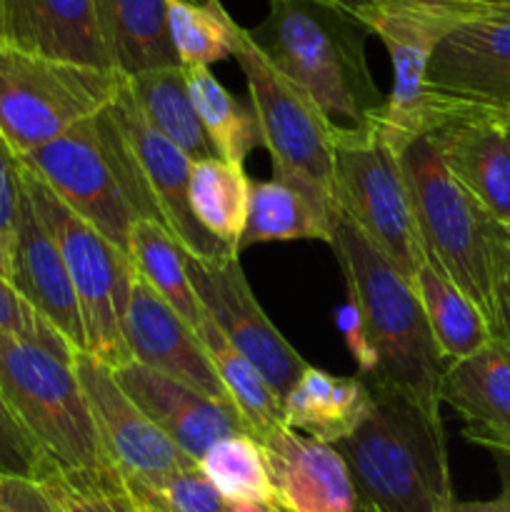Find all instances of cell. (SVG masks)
Listing matches in <instances>:
<instances>
[{
	"instance_id": "6da1fadb",
	"label": "cell",
	"mask_w": 510,
	"mask_h": 512,
	"mask_svg": "<svg viewBox=\"0 0 510 512\" xmlns=\"http://www.w3.org/2000/svg\"><path fill=\"white\" fill-rule=\"evenodd\" d=\"M248 33L335 130L378 125L385 95L365 58L370 30L363 20L328 0H268L265 18Z\"/></svg>"
},
{
	"instance_id": "7a4b0ae2",
	"label": "cell",
	"mask_w": 510,
	"mask_h": 512,
	"mask_svg": "<svg viewBox=\"0 0 510 512\" xmlns=\"http://www.w3.org/2000/svg\"><path fill=\"white\" fill-rule=\"evenodd\" d=\"M328 245L343 270L345 290L358 303L375 355V370L365 383L395 390L440 415V380L448 363L435 345L413 280L343 215H335Z\"/></svg>"
},
{
	"instance_id": "3957f363",
	"label": "cell",
	"mask_w": 510,
	"mask_h": 512,
	"mask_svg": "<svg viewBox=\"0 0 510 512\" xmlns=\"http://www.w3.org/2000/svg\"><path fill=\"white\" fill-rule=\"evenodd\" d=\"M370 393L373 405L363 423L335 443L360 505L383 512H443L455 498L443 418L395 390Z\"/></svg>"
},
{
	"instance_id": "277c9868",
	"label": "cell",
	"mask_w": 510,
	"mask_h": 512,
	"mask_svg": "<svg viewBox=\"0 0 510 512\" xmlns=\"http://www.w3.org/2000/svg\"><path fill=\"white\" fill-rule=\"evenodd\" d=\"M415 223L433 260L495 325V290L510 265V228L453 178L428 135L400 148Z\"/></svg>"
},
{
	"instance_id": "5b68a950",
	"label": "cell",
	"mask_w": 510,
	"mask_h": 512,
	"mask_svg": "<svg viewBox=\"0 0 510 512\" xmlns=\"http://www.w3.org/2000/svg\"><path fill=\"white\" fill-rule=\"evenodd\" d=\"M233 58L245 75L260 148L273 160V178L298 190L333 228L338 215L333 198L335 128L318 105L260 53L240 23L233 28Z\"/></svg>"
},
{
	"instance_id": "8992f818",
	"label": "cell",
	"mask_w": 510,
	"mask_h": 512,
	"mask_svg": "<svg viewBox=\"0 0 510 512\" xmlns=\"http://www.w3.org/2000/svg\"><path fill=\"white\" fill-rule=\"evenodd\" d=\"M0 393L50 463L65 470L110 468L73 360L0 333Z\"/></svg>"
},
{
	"instance_id": "52a82bcc",
	"label": "cell",
	"mask_w": 510,
	"mask_h": 512,
	"mask_svg": "<svg viewBox=\"0 0 510 512\" xmlns=\"http://www.w3.org/2000/svg\"><path fill=\"white\" fill-rule=\"evenodd\" d=\"M23 190L40 223L58 245L73 280L88 343L85 353L108 368L130 363L133 358L123 335V315L135 273L130 258L120 253L88 220L80 218L68 203H63L60 195L25 165Z\"/></svg>"
},
{
	"instance_id": "ba28073f",
	"label": "cell",
	"mask_w": 510,
	"mask_h": 512,
	"mask_svg": "<svg viewBox=\"0 0 510 512\" xmlns=\"http://www.w3.org/2000/svg\"><path fill=\"white\" fill-rule=\"evenodd\" d=\"M335 210L365 235L408 280L428 260L415 223L400 153L378 125L335 130Z\"/></svg>"
},
{
	"instance_id": "9c48e42d",
	"label": "cell",
	"mask_w": 510,
	"mask_h": 512,
	"mask_svg": "<svg viewBox=\"0 0 510 512\" xmlns=\"http://www.w3.org/2000/svg\"><path fill=\"white\" fill-rule=\"evenodd\" d=\"M120 75L0 43V133L23 155L113 103Z\"/></svg>"
},
{
	"instance_id": "30bf717a",
	"label": "cell",
	"mask_w": 510,
	"mask_h": 512,
	"mask_svg": "<svg viewBox=\"0 0 510 512\" xmlns=\"http://www.w3.org/2000/svg\"><path fill=\"white\" fill-rule=\"evenodd\" d=\"M360 20L388 50L393 85L378 118V130L400 153L405 143L428 135L448 110L428 90L425 73L438 40L460 18L425 0H385Z\"/></svg>"
},
{
	"instance_id": "8fae6325",
	"label": "cell",
	"mask_w": 510,
	"mask_h": 512,
	"mask_svg": "<svg viewBox=\"0 0 510 512\" xmlns=\"http://www.w3.org/2000/svg\"><path fill=\"white\" fill-rule=\"evenodd\" d=\"M110 110L118 123L125 155H128L130 170H133L140 220H155L163 225L188 258H238L233 248L200 228L190 210L193 160L148 123L123 75H120L118 93L110 103Z\"/></svg>"
},
{
	"instance_id": "7c38bea8",
	"label": "cell",
	"mask_w": 510,
	"mask_h": 512,
	"mask_svg": "<svg viewBox=\"0 0 510 512\" xmlns=\"http://www.w3.org/2000/svg\"><path fill=\"white\" fill-rule=\"evenodd\" d=\"M20 160L130 258V230L138 215L125 195L123 173L95 115Z\"/></svg>"
},
{
	"instance_id": "4fadbf2b",
	"label": "cell",
	"mask_w": 510,
	"mask_h": 512,
	"mask_svg": "<svg viewBox=\"0 0 510 512\" xmlns=\"http://www.w3.org/2000/svg\"><path fill=\"white\" fill-rule=\"evenodd\" d=\"M188 275L205 315L225 335L238 353H243L263 373L280 400L288 395L308 370V360L270 323L238 258L195 260L188 258Z\"/></svg>"
},
{
	"instance_id": "5bb4252c",
	"label": "cell",
	"mask_w": 510,
	"mask_h": 512,
	"mask_svg": "<svg viewBox=\"0 0 510 512\" xmlns=\"http://www.w3.org/2000/svg\"><path fill=\"white\" fill-rule=\"evenodd\" d=\"M73 370L88 400L105 460L123 483H153L198 465L125 395L108 365L90 353H75Z\"/></svg>"
},
{
	"instance_id": "9a60e30c",
	"label": "cell",
	"mask_w": 510,
	"mask_h": 512,
	"mask_svg": "<svg viewBox=\"0 0 510 512\" xmlns=\"http://www.w3.org/2000/svg\"><path fill=\"white\" fill-rule=\"evenodd\" d=\"M425 85L448 103L510 118V20H458L435 45Z\"/></svg>"
},
{
	"instance_id": "2e32d148",
	"label": "cell",
	"mask_w": 510,
	"mask_h": 512,
	"mask_svg": "<svg viewBox=\"0 0 510 512\" xmlns=\"http://www.w3.org/2000/svg\"><path fill=\"white\" fill-rule=\"evenodd\" d=\"M123 335L135 363L168 375L208 398L228 400L195 330L138 273L130 280Z\"/></svg>"
},
{
	"instance_id": "e0dca14e",
	"label": "cell",
	"mask_w": 510,
	"mask_h": 512,
	"mask_svg": "<svg viewBox=\"0 0 510 512\" xmlns=\"http://www.w3.org/2000/svg\"><path fill=\"white\" fill-rule=\"evenodd\" d=\"M113 370V378L130 400L188 455L198 463L205 450L230 435L248 433L243 415L228 400H215L153 368L130 363Z\"/></svg>"
},
{
	"instance_id": "ac0fdd59",
	"label": "cell",
	"mask_w": 510,
	"mask_h": 512,
	"mask_svg": "<svg viewBox=\"0 0 510 512\" xmlns=\"http://www.w3.org/2000/svg\"><path fill=\"white\" fill-rule=\"evenodd\" d=\"M283 512H360L358 490L335 445L280 425L258 438Z\"/></svg>"
},
{
	"instance_id": "d6986e66",
	"label": "cell",
	"mask_w": 510,
	"mask_h": 512,
	"mask_svg": "<svg viewBox=\"0 0 510 512\" xmlns=\"http://www.w3.org/2000/svg\"><path fill=\"white\" fill-rule=\"evenodd\" d=\"M443 103L448 110L428 133L430 143L453 178L510 228V143L505 123L485 110Z\"/></svg>"
},
{
	"instance_id": "ffe728a7",
	"label": "cell",
	"mask_w": 510,
	"mask_h": 512,
	"mask_svg": "<svg viewBox=\"0 0 510 512\" xmlns=\"http://www.w3.org/2000/svg\"><path fill=\"white\" fill-rule=\"evenodd\" d=\"M0 43L63 63L113 70L95 0H0Z\"/></svg>"
},
{
	"instance_id": "44dd1931",
	"label": "cell",
	"mask_w": 510,
	"mask_h": 512,
	"mask_svg": "<svg viewBox=\"0 0 510 512\" xmlns=\"http://www.w3.org/2000/svg\"><path fill=\"white\" fill-rule=\"evenodd\" d=\"M8 280L63 335L65 343L75 353L88 350L83 313H80L73 280H70L58 245L50 238L45 225L40 223L28 195L20 205L18 228H15L13 250H10Z\"/></svg>"
},
{
	"instance_id": "7402d4cb",
	"label": "cell",
	"mask_w": 510,
	"mask_h": 512,
	"mask_svg": "<svg viewBox=\"0 0 510 512\" xmlns=\"http://www.w3.org/2000/svg\"><path fill=\"white\" fill-rule=\"evenodd\" d=\"M440 403L463 418L465 428L510 433V348L490 338L468 358L445 365Z\"/></svg>"
},
{
	"instance_id": "603a6c76",
	"label": "cell",
	"mask_w": 510,
	"mask_h": 512,
	"mask_svg": "<svg viewBox=\"0 0 510 512\" xmlns=\"http://www.w3.org/2000/svg\"><path fill=\"white\" fill-rule=\"evenodd\" d=\"M110 68L123 78L178 65L168 33V0H95Z\"/></svg>"
},
{
	"instance_id": "cb8c5ba5",
	"label": "cell",
	"mask_w": 510,
	"mask_h": 512,
	"mask_svg": "<svg viewBox=\"0 0 510 512\" xmlns=\"http://www.w3.org/2000/svg\"><path fill=\"white\" fill-rule=\"evenodd\" d=\"M373 393L363 378H343L308 365L283 398L285 425L308 438L335 445L365 420Z\"/></svg>"
},
{
	"instance_id": "d4e9b609",
	"label": "cell",
	"mask_w": 510,
	"mask_h": 512,
	"mask_svg": "<svg viewBox=\"0 0 510 512\" xmlns=\"http://www.w3.org/2000/svg\"><path fill=\"white\" fill-rule=\"evenodd\" d=\"M425 320L445 363L468 358L483 348L493 330L478 305L433 263L425 260L413 278Z\"/></svg>"
},
{
	"instance_id": "484cf974",
	"label": "cell",
	"mask_w": 510,
	"mask_h": 512,
	"mask_svg": "<svg viewBox=\"0 0 510 512\" xmlns=\"http://www.w3.org/2000/svg\"><path fill=\"white\" fill-rule=\"evenodd\" d=\"M125 80L148 123L170 143L178 145L193 163L218 158L200 123L180 65L150 70Z\"/></svg>"
},
{
	"instance_id": "4316f807",
	"label": "cell",
	"mask_w": 510,
	"mask_h": 512,
	"mask_svg": "<svg viewBox=\"0 0 510 512\" xmlns=\"http://www.w3.org/2000/svg\"><path fill=\"white\" fill-rule=\"evenodd\" d=\"M195 335H198L200 345L208 353L210 363H213L215 373H218L220 383L228 393V400L243 415L250 435L258 440L270 430L285 425L283 400L275 395V390L270 388L263 373L225 340V335L215 328L208 315L200 320Z\"/></svg>"
},
{
	"instance_id": "83f0119b",
	"label": "cell",
	"mask_w": 510,
	"mask_h": 512,
	"mask_svg": "<svg viewBox=\"0 0 510 512\" xmlns=\"http://www.w3.org/2000/svg\"><path fill=\"white\" fill-rule=\"evenodd\" d=\"M250 183L245 168L223 158L198 160L190 168V210L195 220L235 253L248 223Z\"/></svg>"
},
{
	"instance_id": "f1b7e54d",
	"label": "cell",
	"mask_w": 510,
	"mask_h": 512,
	"mask_svg": "<svg viewBox=\"0 0 510 512\" xmlns=\"http://www.w3.org/2000/svg\"><path fill=\"white\" fill-rule=\"evenodd\" d=\"M133 270L190 325L198 328L205 310L188 275V260L173 235L155 220H138L130 230Z\"/></svg>"
},
{
	"instance_id": "f546056e",
	"label": "cell",
	"mask_w": 510,
	"mask_h": 512,
	"mask_svg": "<svg viewBox=\"0 0 510 512\" xmlns=\"http://www.w3.org/2000/svg\"><path fill=\"white\" fill-rule=\"evenodd\" d=\"M183 68V65H180ZM190 98H193L205 135L215 155L243 168L248 155L260 148V130L255 113L238 95L230 93L210 68H183Z\"/></svg>"
},
{
	"instance_id": "4dcf8cb0",
	"label": "cell",
	"mask_w": 510,
	"mask_h": 512,
	"mask_svg": "<svg viewBox=\"0 0 510 512\" xmlns=\"http://www.w3.org/2000/svg\"><path fill=\"white\" fill-rule=\"evenodd\" d=\"M290 240H330V228L313 205L280 180L250 183L248 223L238 243V253L260 243H290Z\"/></svg>"
},
{
	"instance_id": "1f68e13d",
	"label": "cell",
	"mask_w": 510,
	"mask_h": 512,
	"mask_svg": "<svg viewBox=\"0 0 510 512\" xmlns=\"http://www.w3.org/2000/svg\"><path fill=\"white\" fill-rule=\"evenodd\" d=\"M233 28L223 0H168L170 45L183 68H210L233 58Z\"/></svg>"
},
{
	"instance_id": "d6a6232c",
	"label": "cell",
	"mask_w": 510,
	"mask_h": 512,
	"mask_svg": "<svg viewBox=\"0 0 510 512\" xmlns=\"http://www.w3.org/2000/svg\"><path fill=\"white\" fill-rule=\"evenodd\" d=\"M198 468L208 475L225 503H238V500L275 503L263 448L253 435L243 433L218 440L205 450L203 458L198 460Z\"/></svg>"
},
{
	"instance_id": "836d02e7",
	"label": "cell",
	"mask_w": 510,
	"mask_h": 512,
	"mask_svg": "<svg viewBox=\"0 0 510 512\" xmlns=\"http://www.w3.org/2000/svg\"><path fill=\"white\" fill-rule=\"evenodd\" d=\"M35 480L58 512H128L123 483L113 468L65 470L45 458Z\"/></svg>"
},
{
	"instance_id": "e575fe53",
	"label": "cell",
	"mask_w": 510,
	"mask_h": 512,
	"mask_svg": "<svg viewBox=\"0 0 510 512\" xmlns=\"http://www.w3.org/2000/svg\"><path fill=\"white\" fill-rule=\"evenodd\" d=\"M123 490L130 508L140 512H223L225 508L223 495L198 465L175 470L153 483H123Z\"/></svg>"
},
{
	"instance_id": "d590c367",
	"label": "cell",
	"mask_w": 510,
	"mask_h": 512,
	"mask_svg": "<svg viewBox=\"0 0 510 512\" xmlns=\"http://www.w3.org/2000/svg\"><path fill=\"white\" fill-rule=\"evenodd\" d=\"M0 333L28 340L65 360H73L75 355L63 335L15 290V285L5 275H0Z\"/></svg>"
},
{
	"instance_id": "8d00e7d4",
	"label": "cell",
	"mask_w": 510,
	"mask_h": 512,
	"mask_svg": "<svg viewBox=\"0 0 510 512\" xmlns=\"http://www.w3.org/2000/svg\"><path fill=\"white\" fill-rule=\"evenodd\" d=\"M23 163L13 145L0 133V245L10 260L15 228H18L20 205H23Z\"/></svg>"
},
{
	"instance_id": "74e56055",
	"label": "cell",
	"mask_w": 510,
	"mask_h": 512,
	"mask_svg": "<svg viewBox=\"0 0 510 512\" xmlns=\"http://www.w3.org/2000/svg\"><path fill=\"white\" fill-rule=\"evenodd\" d=\"M43 453L28 438L0 393V473L35 478L43 465Z\"/></svg>"
},
{
	"instance_id": "f35d334b",
	"label": "cell",
	"mask_w": 510,
	"mask_h": 512,
	"mask_svg": "<svg viewBox=\"0 0 510 512\" xmlns=\"http://www.w3.org/2000/svg\"><path fill=\"white\" fill-rule=\"evenodd\" d=\"M335 325H338V333L343 335V343L348 348V353L353 355V360L360 368V378H370L375 370V355L370 350L368 333H365L363 315H360L358 303L348 295L343 305L335 310Z\"/></svg>"
},
{
	"instance_id": "ab89813d",
	"label": "cell",
	"mask_w": 510,
	"mask_h": 512,
	"mask_svg": "<svg viewBox=\"0 0 510 512\" xmlns=\"http://www.w3.org/2000/svg\"><path fill=\"white\" fill-rule=\"evenodd\" d=\"M0 512H58L43 485L25 475L0 473Z\"/></svg>"
},
{
	"instance_id": "60d3db41",
	"label": "cell",
	"mask_w": 510,
	"mask_h": 512,
	"mask_svg": "<svg viewBox=\"0 0 510 512\" xmlns=\"http://www.w3.org/2000/svg\"><path fill=\"white\" fill-rule=\"evenodd\" d=\"M495 338L503 340L510 348V265L500 278L498 290H495V325H493Z\"/></svg>"
},
{
	"instance_id": "b9f144b4",
	"label": "cell",
	"mask_w": 510,
	"mask_h": 512,
	"mask_svg": "<svg viewBox=\"0 0 510 512\" xmlns=\"http://www.w3.org/2000/svg\"><path fill=\"white\" fill-rule=\"evenodd\" d=\"M463 438L478 448L490 450L498 460H510V433H488V430L463 428Z\"/></svg>"
},
{
	"instance_id": "7bdbcfd3",
	"label": "cell",
	"mask_w": 510,
	"mask_h": 512,
	"mask_svg": "<svg viewBox=\"0 0 510 512\" xmlns=\"http://www.w3.org/2000/svg\"><path fill=\"white\" fill-rule=\"evenodd\" d=\"M425 3L440 5V8L450 10V13H455L460 20H463V18H473V15L485 13V10L508 8L510 0H425Z\"/></svg>"
},
{
	"instance_id": "ee69618b",
	"label": "cell",
	"mask_w": 510,
	"mask_h": 512,
	"mask_svg": "<svg viewBox=\"0 0 510 512\" xmlns=\"http://www.w3.org/2000/svg\"><path fill=\"white\" fill-rule=\"evenodd\" d=\"M443 512H500V500L495 495L493 500H458L453 498L445 505Z\"/></svg>"
},
{
	"instance_id": "f6af8a7d",
	"label": "cell",
	"mask_w": 510,
	"mask_h": 512,
	"mask_svg": "<svg viewBox=\"0 0 510 512\" xmlns=\"http://www.w3.org/2000/svg\"><path fill=\"white\" fill-rule=\"evenodd\" d=\"M328 3L338 5V8H343V10H348V13H353L355 18H363L365 13H370L373 8L383 5L385 0H328Z\"/></svg>"
},
{
	"instance_id": "bcb514c9",
	"label": "cell",
	"mask_w": 510,
	"mask_h": 512,
	"mask_svg": "<svg viewBox=\"0 0 510 512\" xmlns=\"http://www.w3.org/2000/svg\"><path fill=\"white\" fill-rule=\"evenodd\" d=\"M223 512H283L278 503H258V500H238V503H225Z\"/></svg>"
},
{
	"instance_id": "7dc6e473",
	"label": "cell",
	"mask_w": 510,
	"mask_h": 512,
	"mask_svg": "<svg viewBox=\"0 0 510 512\" xmlns=\"http://www.w3.org/2000/svg\"><path fill=\"white\" fill-rule=\"evenodd\" d=\"M500 463V478H503V485H500V512H510V460H498Z\"/></svg>"
},
{
	"instance_id": "c3c4849f",
	"label": "cell",
	"mask_w": 510,
	"mask_h": 512,
	"mask_svg": "<svg viewBox=\"0 0 510 512\" xmlns=\"http://www.w3.org/2000/svg\"><path fill=\"white\" fill-rule=\"evenodd\" d=\"M480 15H490V18H505V20H510V5H508V8L485 10V13H480ZM473 18H475V15H473Z\"/></svg>"
},
{
	"instance_id": "681fc988",
	"label": "cell",
	"mask_w": 510,
	"mask_h": 512,
	"mask_svg": "<svg viewBox=\"0 0 510 512\" xmlns=\"http://www.w3.org/2000/svg\"><path fill=\"white\" fill-rule=\"evenodd\" d=\"M0 275H5V278L10 275V260H8V255H5L3 245H0Z\"/></svg>"
},
{
	"instance_id": "f907efd6",
	"label": "cell",
	"mask_w": 510,
	"mask_h": 512,
	"mask_svg": "<svg viewBox=\"0 0 510 512\" xmlns=\"http://www.w3.org/2000/svg\"><path fill=\"white\" fill-rule=\"evenodd\" d=\"M360 512H383V510L373 508V505H363V510H360Z\"/></svg>"
},
{
	"instance_id": "816d5d0a",
	"label": "cell",
	"mask_w": 510,
	"mask_h": 512,
	"mask_svg": "<svg viewBox=\"0 0 510 512\" xmlns=\"http://www.w3.org/2000/svg\"><path fill=\"white\" fill-rule=\"evenodd\" d=\"M505 130H508V143H510V123H505Z\"/></svg>"
},
{
	"instance_id": "f5cc1de1",
	"label": "cell",
	"mask_w": 510,
	"mask_h": 512,
	"mask_svg": "<svg viewBox=\"0 0 510 512\" xmlns=\"http://www.w3.org/2000/svg\"><path fill=\"white\" fill-rule=\"evenodd\" d=\"M128 512H140V510H135V508H130V503H128Z\"/></svg>"
},
{
	"instance_id": "db71d44e",
	"label": "cell",
	"mask_w": 510,
	"mask_h": 512,
	"mask_svg": "<svg viewBox=\"0 0 510 512\" xmlns=\"http://www.w3.org/2000/svg\"><path fill=\"white\" fill-rule=\"evenodd\" d=\"M500 120H503V123H510V118H500Z\"/></svg>"
}]
</instances>
